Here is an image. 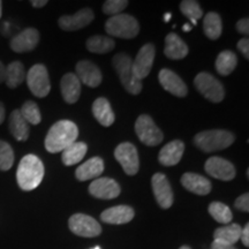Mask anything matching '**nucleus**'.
<instances>
[{"label":"nucleus","mask_w":249,"mask_h":249,"mask_svg":"<svg viewBox=\"0 0 249 249\" xmlns=\"http://www.w3.org/2000/svg\"><path fill=\"white\" fill-rule=\"evenodd\" d=\"M79 128L73 121L60 120L52 124L45 138V149L51 154L62 152L68 145L76 142Z\"/></svg>","instance_id":"f257e3e1"},{"label":"nucleus","mask_w":249,"mask_h":249,"mask_svg":"<svg viewBox=\"0 0 249 249\" xmlns=\"http://www.w3.org/2000/svg\"><path fill=\"white\" fill-rule=\"evenodd\" d=\"M44 178V165L36 155H26L21 160L17 171L18 185L22 191L30 192L37 188Z\"/></svg>","instance_id":"f03ea898"},{"label":"nucleus","mask_w":249,"mask_h":249,"mask_svg":"<svg viewBox=\"0 0 249 249\" xmlns=\"http://www.w3.org/2000/svg\"><path fill=\"white\" fill-rule=\"evenodd\" d=\"M235 141V136L231 132L224 129L204 130L196 134L194 143L203 152H213L229 148Z\"/></svg>","instance_id":"7ed1b4c3"},{"label":"nucleus","mask_w":249,"mask_h":249,"mask_svg":"<svg viewBox=\"0 0 249 249\" xmlns=\"http://www.w3.org/2000/svg\"><path fill=\"white\" fill-rule=\"evenodd\" d=\"M112 65L117 71L121 85L126 91L132 95H139L142 90V82L134 76L132 58L124 53H118L112 59Z\"/></svg>","instance_id":"20e7f679"},{"label":"nucleus","mask_w":249,"mask_h":249,"mask_svg":"<svg viewBox=\"0 0 249 249\" xmlns=\"http://www.w3.org/2000/svg\"><path fill=\"white\" fill-rule=\"evenodd\" d=\"M105 30L111 36L129 39L139 35L140 24L132 15L119 14L108 18L105 22Z\"/></svg>","instance_id":"39448f33"},{"label":"nucleus","mask_w":249,"mask_h":249,"mask_svg":"<svg viewBox=\"0 0 249 249\" xmlns=\"http://www.w3.org/2000/svg\"><path fill=\"white\" fill-rule=\"evenodd\" d=\"M195 88L204 96L208 101L213 103L222 102L225 97V90L219 80L209 73H198L194 80Z\"/></svg>","instance_id":"423d86ee"},{"label":"nucleus","mask_w":249,"mask_h":249,"mask_svg":"<svg viewBox=\"0 0 249 249\" xmlns=\"http://www.w3.org/2000/svg\"><path fill=\"white\" fill-rule=\"evenodd\" d=\"M28 88L36 97L44 98L51 90L49 71L42 64H36L26 74Z\"/></svg>","instance_id":"0eeeda50"},{"label":"nucleus","mask_w":249,"mask_h":249,"mask_svg":"<svg viewBox=\"0 0 249 249\" xmlns=\"http://www.w3.org/2000/svg\"><path fill=\"white\" fill-rule=\"evenodd\" d=\"M135 132L140 141L149 147H156L164 139L161 130L156 126L155 121L148 114H142L135 123Z\"/></svg>","instance_id":"6e6552de"},{"label":"nucleus","mask_w":249,"mask_h":249,"mask_svg":"<svg viewBox=\"0 0 249 249\" xmlns=\"http://www.w3.org/2000/svg\"><path fill=\"white\" fill-rule=\"evenodd\" d=\"M114 157L119 161L124 173L128 176H135L140 170V160L138 149L129 142L120 143L114 150Z\"/></svg>","instance_id":"1a4fd4ad"},{"label":"nucleus","mask_w":249,"mask_h":249,"mask_svg":"<svg viewBox=\"0 0 249 249\" xmlns=\"http://www.w3.org/2000/svg\"><path fill=\"white\" fill-rule=\"evenodd\" d=\"M68 226L74 234L83 238H93L102 233V226L99 225V223L88 214H73L68 220Z\"/></svg>","instance_id":"9d476101"},{"label":"nucleus","mask_w":249,"mask_h":249,"mask_svg":"<svg viewBox=\"0 0 249 249\" xmlns=\"http://www.w3.org/2000/svg\"><path fill=\"white\" fill-rule=\"evenodd\" d=\"M155 46L148 43L140 49L138 55L133 61V74L139 81L145 79L150 73L155 59Z\"/></svg>","instance_id":"9b49d317"},{"label":"nucleus","mask_w":249,"mask_h":249,"mask_svg":"<svg viewBox=\"0 0 249 249\" xmlns=\"http://www.w3.org/2000/svg\"><path fill=\"white\" fill-rule=\"evenodd\" d=\"M205 172L214 179L223 180V181H231L235 178V167L231 161L224 160L222 157H211L205 161Z\"/></svg>","instance_id":"f8f14e48"},{"label":"nucleus","mask_w":249,"mask_h":249,"mask_svg":"<svg viewBox=\"0 0 249 249\" xmlns=\"http://www.w3.org/2000/svg\"><path fill=\"white\" fill-rule=\"evenodd\" d=\"M152 192L158 204L163 209H169L173 204V192L166 176L163 173H156L151 178Z\"/></svg>","instance_id":"ddd939ff"},{"label":"nucleus","mask_w":249,"mask_h":249,"mask_svg":"<svg viewBox=\"0 0 249 249\" xmlns=\"http://www.w3.org/2000/svg\"><path fill=\"white\" fill-rule=\"evenodd\" d=\"M95 14L92 9L82 8L73 15H62L58 20L59 27L65 31H75L89 26L92 22Z\"/></svg>","instance_id":"4468645a"},{"label":"nucleus","mask_w":249,"mask_h":249,"mask_svg":"<svg viewBox=\"0 0 249 249\" xmlns=\"http://www.w3.org/2000/svg\"><path fill=\"white\" fill-rule=\"evenodd\" d=\"M89 193L93 197L112 200L120 195L121 188L116 180L111 178H97L90 183Z\"/></svg>","instance_id":"2eb2a0df"},{"label":"nucleus","mask_w":249,"mask_h":249,"mask_svg":"<svg viewBox=\"0 0 249 249\" xmlns=\"http://www.w3.org/2000/svg\"><path fill=\"white\" fill-rule=\"evenodd\" d=\"M39 43V33L35 28H27L11 40V49L17 53L33 51Z\"/></svg>","instance_id":"dca6fc26"},{"label":"nucleus","mask_w":249,"mask_h":249,"mask_svg":"<svg viewBox=\"0 0 249 249\" xmlns=\"http://www.w3.org/2000/svg\"><path fill=\"white\" fill-rule=\"evenodd\" d=\"M77 79L90 88H96L102 83L103 75L99 68L89 60H81L75 67Z\"/></svg>","instance_id":"f3484780"},{"label":"nucleus","mask_w":249,"mask_h":249,"mask_svg":"<svg viewBox=\"0 0 249 249\" xmlns=\"http://www.w3.org/2000/svg\"><path fill=\"white\" fill-rule=\"evenodd\" d=\"M158 80H160L161 87L166 91L177 96V97H185L187 92H188L186 83L173 71L167 70V68L161 70L158 74Z\"/></svg>","instance_id":"a211bd4d"},{"label":"nucleus","mask_w":249,"mask_h":249,"mask_svg":"<svg viewBox=\"0 0 249 249\" xmlns=\"http://www.w3.org/2000/svg\"><path fill=\"white\" fill-rule=\"evenodd\" d=\"M183 151H185V144L180 140L165 144L158 156V160L164 166H174L181 160Z\"/></svg>","instance_id":"6ab92c4d"},{"label":"nucleus","mask_w":249,"mask_h":249,"mask_svg":"<svg viewBox=\"0 0 249 249\" xmlns=\"http://www.w3.org/2000/svg\"><path fill=\"white\" fill-rule=\"evenodd\" d=\"M134 209L128 205H117V207L108 208L103 211L101 219L104 223L113 224V225H120V224L129 223L134 218Z\"/></svg>","instance_id":"aec40b11"},{"label":"nucleus","mask_w":249,"mask_h":249,"mask_svg":"<svg viewBox=\"0 0 249 249\" xmlns=\"http://www.w3.org/2000/svg\"><path fill=\"white\" fill-rule=\"evenodd\" d=\"M60 90L62 97L68 104H74L79 101L81 95V82L75 74L67 73L62 76L60 81Z\"/></svg>","instance_id":"412c9836"},{"label":"nucleus","mask_w":249,"mask_h":249,"mask_svg":"<svg viewBox=\"0 0 249 249\" xmlns=\"http://www.w3.org/2000/svg\"><path fill=\"white\" fill-rule=\"evenodd\" d=\"M104 171V161L101 157H92L81 164L75 171V177L79 181L97 179Z\"/></svg>","instance_id":"4be33fe9"},{"label":"nucleus","mask_w":249,"mask_h":249,"mask_svg":"<svg viewBox=\"0 0 249 249\" xmlns=\"http://www.w3.org/2000/svg\"><path fill=\"white\" fill-rule=\"evenodd\" d=\"M181 183L187 191L196 195H208L211 192V182L197 173H185L181 178Z\"/></svg>","instance_id":"5701e85b"},{"label":"nucleus","mask_w":249,"mask_h":249,"mask_svg":"<svg viewBox=\"0 0 249 249\" xmlns=\"http://www.w3.org/2000/svg\"><path fill=\"white\" fill-rule=\"evenodd\" d=\"M164 53L172 60H180L188 54V46L177 34L171 33L165 38Z\"/></svg>","instance_id":"b1692460"},{"label":"nucleus","mask_w":249,"mask_h":249,"mask_svg":"<svg viewBox=\"0 0 249 249\" xmlns=\"http://www.w3.org/2000/svg\"><path fill=\"white\" fill-rule=\"evenodd\" d=\"M92 114L95 119L104 127H110L116 119L110 103L104 97H99L93 102Z\"/></svg>","instance_id":"393cba45"},{"label":"nucleus","mask_w":249,"mask_h":249,"mask_svg":"<svg viewBox=\"0 0 249 249\" xmlns=\"http://www.w3.org/2000/svg\"><path fill=\"white\" fill-rule=\"evenodd\" d=\"M9 130L18 141H27L29 138V124L23 119L20 110H14L9 116Z\"/></svg>","instance_id":"a878e982"},{"label":"nucleus","mask_w":249,"mask_h":249,"mask_svg":"<svg viewBox=\"0 0 249 249\" xmlns=\"http://www.w3.org/2000/svg\"><path fill=\"white\" fill-rule=\"evenodd\" d=\"M88 151V147L85 142H74L71 145L62 151L61 160L66 166L75 165L85 158V156Z\"/></svg>","instance_id":"bb28decb"},{"label":"nucleus","mask_w":249,"mask_h":249,"mask_svg":"<svg viewBox=\"0 0 249 249\" xmlns=\"http://www.w3.org/2000/svg\"><path fill=\"white\" fill-rule=\"evenodd\" d=\"M241 230L242 227L239 224H230V225L219 227L213 233L214 241L227 245H235L240 239Z\"/></svg>","instance_id":"cd10ccee"},{"label":"nucleus","mask_w":249,"mask_h":249,"mask_svg":"<svg viewBox=\"0 0 249 249\" xmlns=\"http://www.w3.org/2000/svg\"><path fill=\"white\" fill-rule=\"evenodd\" d=\"M24 80H26V71H24V66L22 62L13 61L6 67L5 82L8 88H18Z\"/></svg>","instance_id":"c85d7f7f"},{"label":"nucleus","mask_w":249,"mask_h":249,"mask_svg":"<svg viewBox=\"0 0 249 249\" xmlns=\"http://www.w3.org/2000/svg\"><path fill=\"white\" fill-rule=\"evenodd\" d=\"M86 46L87 49H88V51L92 52V53L104 54L114 49V46H116V42H114L112 38H110V37L95 35V36H91L88 40H87Z\"/></svg>","instance_id":"c756f323"},{"label":"nucleus","mask_w":249,"mask_h":249,"mask_svg":"<svg viewBox=\"0 0 249 249\" xmlns=\"http://www.w3.org/2000/svg\"><path fill=\"white\" fill-rule=\"evenodd\" d=\"M203 30L208 38L216 40L223 33V22L219 15L214 12H210L204 17Z\"/></svg>","instance_id":"7c9ffc66"},{"label":"nucleus","mask_w":249,"mask_h":249,"mask_svg":"<svg viewBox=\"0 0 249 249\" xmlns=\"http://www.w3.org/2000/svg\"><path fill=\"white\" fill-rule=\"evenodd\" d=\"M236 65H238V58L234 52L230 50L220 52L216 59V70L223 76L230 75L235 70Z\"/></svg>","instance_id":"2f4dec72"},{"label":"nucleus","mask_w":249,"mask_h":249,"mask_svg":"<svg viewBox=\"0 0 249 249\" xmlns=\"http://www.w3.org/2000/svg\"><path fill=\"white\" fill-rule=\"evenodd\" d=\"M209 213L216 222L220 224H230L233 218L231 209L222 202H213L209 205Z\"/></svg>","instance_id":"473e14b6"},{"label":"nucleus","mask_w":249,"mask_h":249,"mask_svg":"<svg viewBox=\"0 0 249 249\" xmlns=\"http://www.w3.org/2000/svg\"><path fill=\"white\" fill-rule=\"evenodd\" d=\"M180 11L185 15L187 18L191 20L193 26H195L197 22L198 18H202L203 15V11H202L200 4L194 0H183L180 4Z\"/></svg>","instance_id":"72a5a7b5"},{"label":"nucleus","mask_w":249,"mask_h":249,"mask_svg":"<svg viewBox=\"0 0 249 249\" xmlns=\"http://www.w3.org/2000/svg\"><path fill=\"white\" fill-rule=\"evenodd\" d=\"M21 114L23 119L30 124H38L42 121V114H40L38 105L33 101H27L21 107Z\"/></svg>","instance_id":"f704fd0d"},{"label":"nucleus","mask_w":249,"mask_h":249,"mask_svg":"<svg viewBox=\"0 0 249 249\" xmlns=\"http://www.w3.org/2000/svg\"><path fill=\"white\" fill-rule=\"evenodd\" d=\"M14 164V151L9 143L0 140V171H8Z\"/></svg>","instance_id":"c9c22d12"},{"label":"nucleus","mask_w":249,"mask_h":249,"mask_svg":"<svg viewBox=\"0 0 249 249\" xmlns=\"http://www.w3.org/2000/svg\"><path fill=\"white\" fill-rule=\"evenodd\" d=\"M127 5H128L127 0H107L103 5V12L104 14L114 17V15H119L127 7Z\"/></svg>","instance_id":"e433bc0d"},{"label":"nucleus","mask_w":249,"mask_h":249,"mask_svg":"<svg viewBox=\"0 0 249 249\" xmlns=\"http://www.w3.org/2000/svg\"><path fill=\"white\" fill-rule=\"evenodd\" d=\"M234 207L238 210L244 211V213H248L249 211V194L248 193H245L239 196L234 202Z\"/></svg>","instance_id":"4c0bfd02"},{"label":"nucleus","mask_w":249,"mask_h":249,"mask_svg":"<svg viewBox=\"0 0 249 249\" xmlns=\"http://www.w3.org/2000/svg\"><path fill=\"white\" fill-rule=\"evenodd\" d=\"M236 30H238L240 34H242V35H246V36L248 35V34H249V20H248V18H241V20L238 21V23H236Z\"/></svg>","instance_id":"58836bf2"},{"label":"nucleus","mask_w":249,"mask_h":249,"mask_svg":"<svg viewBox=\"0 0 249 249\" xmlns=\"http://www.w3.org/2000/svg\"><path fill=\"white\" fill-rule=\"evenodd\" d=\"M238 49L240 50L241 53L245 55L246 58H249V40L247 37L246 38H242L238 42Z\"/></svg>","instance_id":"ea45409f"},{"label":"nucleus","mask_w":249,"mask_h":249,"mask_svg":"<svg viewBox=\"0 0 249 249\" xmlns=\"http://www.w3.org/2000/svg\"><path fill=\"white\" fill-rule=\"evenodd\" d=\"M240 239L246 247L249 246V224H246V226L241 230V234H240Z\"/></svg>","instance_id":"a19ab883"},{"label":"nucleus","mask_w":249,"mask_h":249,"mask_svg":"<svg viewBox=\"0 0 249 249\" xmlns=\"http://www.w3.org/2000/svg\"><path fill=\"white\" fill-rule=\"evenodd\" d=\"M211 249H238L234 245H227V244H223V242L219 241H214L211 245Z\"/></svg>","instance_id":"79ce46f5"},{"label":"nucleus","mask_w":249,"mask_h":249,"mask_svg":"<svg viewBox=\"0 0 249 249\" xmlns=\"http://www.w3.org/2000/svg\"><path fill=\"white\" fill-rule=\"evenodd\" d=\"M30 4L35 8H42L45 5H48V0H31Z\"/></svg>","instance_id":"37998d69"},{"label":"nucleus","mask_w":249,"mask_h":249,"mask_svg":"<svg viewBox=\"0 0 249 249\" xmlns=\"http://www.w3.org/2000/svg\"><path fill=\"white\" fill-rule=\"evenodd\" d=\"M6 79V67L1 61H0V83L4 82Z\"/></svg>","instance_id":"c03bdc74"},{"label":"nucleus","mask_w":249,"mask_h":249,"mask_svg":"<svg viewBox=\"0 0 249 249\" xmlns=\"http://www.w3.org/2000/svg\"><path fill=\"white\" fill-rule=\"evenodd\" d=\"M5 114H6L5 107H4V104H2V103L0 102V124L4 123V120H5Z\"/></svg>","instance_id":"a18cd8bd"},{"label":"nucleus","mask_w":249,"mask_h":249,"mask_svg":"<svg viewBox=\"0 0 249 249\" xmlns=\"http://www.w3.org/2000/svg\"><path fill=\"white\" fill-rule=\"evenodd\" d=\"M171 18H172V14H171V13H166V14H165V17H164L165 22H169Z\"/></svg>","instance_id":"49530a36"},{"label":"nucleus","mask_w":249,"mask_h":249,"mask_svg":"<svg viewBox=\"0 0 249 249\" xmlns=\"http://www.w3.org/2000/svg\"><path fill=\"white\" fill-rule=\"evenodd\" d=\"M183 31H185V33H188V31H191L192 30V27L189 26V24H185V26H183Z\"/></svg>","instance_id":"de8ad7c7"},{"label":"nucleus","mask_w":249,"mask_h":249,"mask_svg":"<svg viewBox=\"0 0 249 249\" xmlns=\"http://www.w3.org/2000/svg\"><path fill=\"white\" fill-rule=\"evenodd\" d=\"M1 14H2V2L0 1V18H1Z\"/></svg>","instance_id":"09e8293b"},{"label":"nucleus","mask_w":249,"mask_h":249,"mask_svg":"<svg viewBox=\"0 0 249 249\" xmlns=\"http://www.w3.org/2000/svg\"><path fill=\"white\" fill-rule=\"evenodd\" d=\"M179 249H191L188 247V246H182V247H180Z\"/></svg>","instance_id":"8fccbe9b"},{"label":"nucleus","mask_w":249,"mask_h":249,"mask_svg":"<svg viewBox=\"0 0 249 249\" xmlns=\"http://www.w3.org/2000/svg\"><path fill=\"white\" fill-rule=\"evenodd\" d=\"M91 249H102V248L99 247V246H96V247H93V248H91Z\"/></svg>","instance_id":"3c124183"}]
</instances>
